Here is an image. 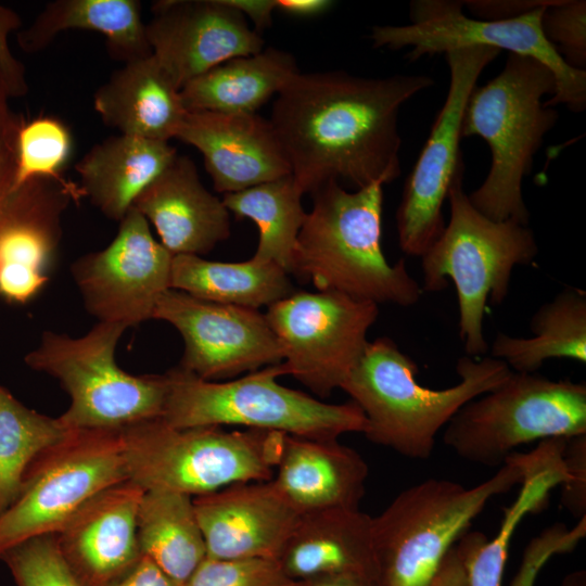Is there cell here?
<instances>
[{
	"instance_id": "6da1fadb",
	"label": "cell",
	"mask_w": 586,
	"mask_h": 586,
	"mask_svg": "<svg viewBox=\"0 0 586 586\" xmlns=\"http://www.w3.org/2000/svg\"><path fill=\"white\" fill-rule=\"evenodd\" d=\"M433 85L417 74L300 72L276 95L269 120L302 192L328 182L357 190L397 179L400 109Z\"/></svg>"
},
{
	"instance_id": "7a4b0ae2",
	"label": "cell",
	"mask_w": 586,
	"mask_h": 586,
	"mask_svg": "<svg viewBox=\"0 0 586 586\" xmlns=\"http://www.w3.org/2000/svg\"><path fill=\"white\" fill-rule=\"evenodd\" d=\"M383 186L349 190L328 182L298 232L290 276L356 300L408 307L422 296L405 260L390 264L382 249Z\"/></svg>"
},
{
	"instance_id": "3957f363",
	"label": "cell",
	"mask_w": 586,
	"mask_h": 586,
	"mask_svg": "<svg viewBox=\"0 0 586 586\" xmlns=\"http://www.w3.org/2000/svg\"><path fill=\"white\" fill-rule=\"evenodd\" d=\"M417 364L386 336L369 342L341 388L367 420L366 437L402 456L426 460L438 432L471 399L501 384L511 373L508 365L491 356H462L456 371L459 382L434 390L417 380Z\"/></svg>"
},
{
	"instance_id": "277c9868",
	"label": "cell",
	"mask_w": 586,
	"mask_h": 586,
	"mask_svg": "<svg viewBox=\"0 0 586 586\" xmlns=\"http://www.w3.org/2000/svg\"><path fill=\"white\" fill-rule=\"evenodd\" d=\"M555 91L556 80L548 67L533 58L510 53L501 72L471 92L461 136L482 138L489 146L492 163L484 181L468 196L486 217L528 226L522 182L559 118L556 107L546 106L544 100Z\"/></svg>"
},
{
	"instance_id": "5b68a950",
	"label": "cell",
	"mask_w": 586,
	"mask_h": 586,
	"mask_svg": "<svg viewBox=\"0 0 586 586\" xmlns=\"http://www.w3.org/2000/svg\"><path fill=\"white\" fill-rule=\"evenodd\" d=\"M464 164L458 168L447 200L449 220L436 241L420 257L423 292H440L448 280L456 288L459 336L467 356L486 354L483 319L488 301L502 304L512 271L531 264L538 254L528 226L496 221L479 212L463 189Z\"/></svg>"
},
{
	"instance_id": "8992f818",
	"label": "cell",
	"mask_w": 586,
	"mask_h": 586,
	"mask_svg": "<svg viewBox=\"0 0 586 586\" xmlns=\"http://www.w3.org/2000/svg\"><path fill=\"white\" fill-rule=\"evenodd\" d=\"M526 467L527 454L514 451L473 487L430 477L402 491L371 519L378 586H426L473 519L521 484Z\"/></svg>"
},
{
	"instance_id": "52a82bcc",
	"label": "cell",
	"mask_w": 586,
	"mask_h": 586,
	"mask_svg": "<svg viewBox=\"0 0 586 586\" xmlns=\"http://www.w3.org/2000/svg\"><path fill=\"white\" fill-rule=\"evenodd\" d=\"M162 420L175 428L242 425L314 440L365 433L367 420L354 403L328 404L280 384L283 362L230 381L203 380L178 366L166 373Z\"/></svg>"
},
{
	"instance_id": "ba28073f",
	"label": "cell",
	"mask_w": 586,
	"mask_h": 586,
	"mask_svg": "<svg viewBox=\"0 0 586 586\" xmlns=\"http://www.w3.org/2000/svg\"><path fill=\"white\" fill-rule=\"evenodd\" d=\"M284 434L221 426L175 428L161 418L120 429L127 480L144 491L196 497L235 483L270 481Z\"/></svg>"
},
{
	"instance_id": "9c48e42d",
	"label": "cell",
	"mask_w": 586,
	"mask_h": 586,
	"mask_svg": "<svg viewBox=\"0 0 586 586\" xmlns=\"http://www.w3.org/2000/svg\"><path fill=\"white\" fill-rule=\"evenodd\" d=\"M127 329L98 321L78 337L47 330L25 356L29 368L54 378L68 394L69 406L59 417L68 430H120L162 418L166 374L132 375L115 360Z\"/></svg>"
},
{
	"instance_id": "30bf717a",
	"label": "cell",
	"mask_w": 586,
	"mask_h": 586,
	"mask_svg": "<svg viewBox=\"0 0 586 586\" xmlns=\"http://www.w3.org/2000/svg\"><path fill=\"white\" fill-rule=\"evenodd\" d=\"M586 434V384L514 372L464 404L443 441L466 461L498 467L521 445Z\"/></svg>"
},
{
	"instance_id": "8fae6325",
	"label": "cell",
	"mask_w": 586,
	"mask_h": 586,
	"mask_svg": "<svg viewBox=\"0 0 586 586\" xmlns=\"http://www.w3.org/2000/svg\"><path fill=\"white\" fill-rule=\"evenodd\" d=\"M549 5L513 18L480 20L468 15L461 1L415 0L409 5V24L374 26L370 39L374 49L409 48L406 59L411 62L468 47H491L533 58L548 67L556 80V91L545 105L563 104L581 113L586 109V71L570 67L546 39L542 17Z\"/></svg>"
},
{
	"instance_id": "7c38bea8",
	"label": "cell",
	"mask_w": 586,
	"mask_h": 586,
	"mask_svg": "<svg viewBox=\"0 0 586 586\" xmlns=\"http://www.w3.org/2000/svg\"><path fill=\"white\" fill-rule=\"evenodd\" d=\"M123 481L120 430H72L36 458L0 515V558L27 539L56 534L90 498Z\"/></svg>"
},
{
	"instance_id": "4fadbf2b",
	"label": "cell",
	"mask_w": 586,
	"mask_h": 586,
	"mask_svg": "<svg viewBox=\"0 0 586 586\" xmlns=\"http://www.w3.org/2000/svg\"><path fill=\"white\" fill-rule=\"evenodd\" d=\"M378 315L377 304L332 291L294 292L265 314L288 374L321 398L341 388L357 365Z\"/></svg>"
},
{
	"instance_id": "5bb4252c",
	"label": "cell",
	"mask_w": 586,
	"mask_h": 586,
	"mask_svg": "<svg viewBox=\"0 0 586 586\" xmlns=\"http://www.w3.org/2000/svg\"><path fill=\"white\" fill-rule=\"evenodd\" d=\"M491 47H468L445 53L449 85L418 160L406 179L396 212L400 250L421 257L442 233V208L463 163L460 150L466 105L482 72L500 54Z\"/></svg>"
},
{
	"instance_id": "9a60e30c",
	"label": "cell",
	"mask_w": 586,
	"mask_h": 586,
	"mask_svg": "<svg viewBox=\"0 0 586 586\" xmlns=\"http://www.w3.org/2000/svg\"><path fill=\"white\" fill-rule=\"evenodd\" d=\"M118 224L112 242L77 258L71 273L90 315L130 328L153 319L160 297L170 289L174 255L133 206Z\"/></svg>"
},
{
	"instance_id": "2e32d148",
	"label": "cell",
	"mask_w": 586,
	"mask_h": 586,
	"mask_svg": "<svg viewBox=\"0 0 586 586\" xmlns=\"http://www.w3.org/2000/svg\"><path fill=\"white\" fill-rule=\"evenodd\" d=\"M153 319L170 323L184 344L179 368L219 381L283 361V347L258 309L209 302L169 289Z\"/></svg>"
},
{
	"instance_id": "e0dca14e",
	"label": "cell",
	"mask_w": 586,
	"mask_h": 586,
	"mask_svg": "<svg viewBox=\"0 0 586 586\" xmlns=\"http://www.w3.org/2000/svg\"><path fill=\"white\" fill-rule=\"evenodd\" d=\"M145 24L153 56L181 89L213 67L260 52L264 40L225 0H160Z\"/></svg>"
},
{
	"instance_id": "ac0fdd59",
	"label": "cell",
	"mask_w": 586,
	"mask_h": 586,
	"mask_svg": "<svg viewBox=\"0 0 586 586\" xmlns=\"http://www.w3.org/2000/svg\"><path fill=\"white\" fill-rule=\"evenodd\" d=\"M84 193L78 183L37 177L17 187L0 235V298L26 304L49 283L62 238V216Z\"/></svg>"
},
{
	"instance_id": "d6986e66",
	"label": "cell",
	"mask_w": 586,
	"mask_h": 586,
	"mask_svg": "<svg viewBox=\"0 0 586 586\" xmlns=\"http://www.w3.org/2000/svg\"><path fill=\"white\" fill-rule=\"evenodd\" d=\"M208 558L278 560L300 513L272 481L235 483L193 497Z\"/></svg>"
},
{
	"instance_id": "ffe728a7",
	"label": "cell",
	"mask_w": 586,
	"mask_h": 586,
	"mask_svg": "<svg viewBox=\"0 0 586 586\" xmlns=\"http://www.w3.org/2000/svg\"><path fill=\"white\" fill-rule=\"evenodd\" d=\"M144 489L131 481L90 498L54 534L59 550L82 586H110L142 556L137 517Z\"/></svg>"
},
{
	"instance_id": "44dd1931",
	"label": "cell",
	"mask_w": 586,
	"mask_h": 586,
	"mask_svg": "<svg viewBox=\"0 0 586 586\" xmlns=\"http://www.w3.org/2000/svg\"><path fill=\"white\" fill-rule=\"evenodd\" d=\"M176 139L201 152L219 193L238 192L291 175L269 118L257 113L188 111Z\"/></svg>"
},
{
	"instance_id": "7402d4cb",
	"label": "cell",
	"mask_w": 586,
	"mask_h": 586,
	"mask_svg": "<svg viewBox=\"0 0 586 586\" xmlns=\"http://www.w3.org/2000/svg\"><path fill=\"white\" fill-rule=\"evenodd\" d=\"M132 206L173 254L204 255L230 235L229 211L201 182L192 160L176 155Z\"/></svg>"
},
{
	"instance_id": "603a6c76",
	"label": "cell",
	"mask_w": 586,
	"mask_h": 586,
	"mask_svg": "<svg viewBox=\"0 0 586 586\" xmlns=\"http://www.w3.org/2000/svg\"><path fill=\"white\" fill-rule=\"evenodd\" d=\"M368 473L360 454L337 440L284 434L271 481L302 514L324 509H358Z\"/></svg>"
},
{
	"instance_id": "cb8c5ba5",
	"label": "cell",
	"mask_w": 586,
	"mask_h": 586,
	"mask_svg": "<svg viewBox=\"0 0 586 586\" xmlns=\"http://www.w3.org/2000/svg\"><path fill=\"white\" fill-rule=\"evenodd\" d=\"M371 519L359 508L302 513L278 561L293 582L337 573L377 579Z\"/></svg>"
},
{
	"instance_id": "d4e9b609",
	"label": "cell",
	"mask_w": 586,
	"mask_h": 586,
	"mask_svg": "<svg viewBox=\"0 0 586 586\" xmlns=\"http://www.w3.org/2000/svg\"><path fill=\"white\" fill-rule=\"evenodd\" d=\"M93 107L122 135L168 142L188 112L180 89L153 54L115 71L94 92Z\"/></svg>"
},
{
	"instance_id": "484cf974",
	"label": "cell",
	"mask_w": 586,
	"mask_h": 586,
	"mask_svg": "<svg viewBox=\"0 0 586 586\" xmlns=\"http://www.w3.org/2000/svg\"><path fill=\"white\" fill-rule=\"evenodd\" d=\"M177 154L168 141L119 133L94 144L76 163L78 184L92 205L118 222Z\"/></svg>"
},
{
	"instance_id": "4316f807",
	"label": "cell",
	"mask_w": 586,
	"mask_h": 586,
	"mask_svg": "<svg viewBox=\"0 0 586 586\" xmlns=\"http://www.w3.org/2000/svg\"><path fill=\"white\" fill-rule=\"evenodd\" d=\"M88 29L102 34L110 55L125 63L150 56L141 3L137 0H55L46 4L17 43L27 53L46 49L61 31Z\"/></svg>"
},
{
	"instance_id": "83f0119b",
	"label": "cell",
	"mask_w": 586,
	"mask_h": 586,
	"mask_svg": "<svg viewBox=\"0 0 586 586\" xmlns=\"http://www.w3.org/2000/svg\"><path fill=\"white\" fill-rule=\"evenodd\" d=\"M298 73L291 53L269 47L213 67L184 85L180 95L187 111L256 113Z\"/></svg>"
},
{
	"instance_id": "f1b7e54d",
	"label": "cell",
	"mask_w": 586,
	"mask_h": 586,
	"mask_svg": "<svg viewBox=\"0 0 586 586\" xmlns=\"http://www.w3.org/2000/svg\"><path fill=\"white\" fill-rule=\"evenodd\" d=\"M566 437L540 441L527 453V467L521 489L512 505L505 509L500 527L494 538L481 532H468L466 569L469 586H501L509 547L522 520L540 511L551 491L566 480L563 448Z\"/></svg>"
},
{
	"instance_id": "f546056e",
	"label": "cell",
	"mask_w": 586,
	"mask_h": 586,
	"mask_svg": "<svg viewBox=\"0 0 586 586\" xmlns=\"http://www.w3.org/2000/svg\"><path fill=\"white\" fill-rule=\"evenodd\" d=\"M170 289L253 309L268 308L295 292L290 275L273 263L214 262L189 254L173 256Z\"/></svg>"
},
{
	"instance_id": "4dcf8cb0",
	"label": "cell",
	"mask_w": 586,
	"mask_h": 586,
	"mask_svg": "<svg viewBox=\"0 0 586 586\" xmlns=\"http://www.w3.org/2000/svg\"><path fill=\"white\" fill-rule=\"evenodd\" d=\"M532 336L497 333L491 357L505 361L514 372H536L552 358L586 362V292L566 286L544 303L530 321Z\"/></svg>"
},
{
	"instance_id": "1f68e13d",
	"label": "cell",
	"mask_w": 586,
	"mask_h": 586,
	"mask_svg": "<svg viewBox=\"0 0 586 586\" xmlns=\"http://www.w3.org/2000/svg\"><path fill=\"white\" fill-rule=\"evenodd\" d=\"M137 532L141 553L178 586H183L207 557L193 497L167 491H144Z\"/></svg>"
},
{
	"instance_id": "d6a6232c",
	"label": "cell",
	"mask_w": 586,
	"mask_h": 586,
	"mask_svg": "<svg viewBox=\"0 0 586 586\" xmlns=\"http://www.w3.org/2000/svg\"><path fill=\"white\" fill-rule=\"evenodd\" d=\"M303 194L292 175L224 194L229 212L253 220L258 228L254 260L273 263L290 275L296 239L307 215Z\"/></svg>"
},
{
	"instance_id": "836d02e7",
	"label": "cell",
	"mask_w": 586,
	"mask_h": 586,
	"mask_svg": "<svg viewBox=\"0 0 586 586\" xmlns=\"http://www.w3.org/2000/svg\"><path fill=\"white\" fill-rule=\"evenodd\" d=\"M71 431L59 417L26 407L0 385V515L18 497L36 458Z\"/></svg>"
},
{
	"instance_id": "e575fe53",
	"label": "cell",
	"mask_w": 586,
	"mask_h": 586,
	"mask_svg": "<svg viewBox=\"0 0 586 586\" xmlns=\"http://www.w3.org/2000/svg\"><path fill=\"white\" fill-rule=\"evenodd\" d=\"M72 149L71 131L61 119L40 116L24 122L17 135L15 184L37 177H62Z\"/></svg>"
},
{
	"instance_id": "d590c367",
	"label": "cell",
	"mask_w": 586,
	"mask_h": 586,
	"mask_svg": "<svg viewBox=\"0 0 586 586\" xmlns=\"http://www.w3.org/2000/svg\"><path fill=\"white\" fill-rule=\"evenodd\" d=\"M0 560L7 564L16 586H82L63 559L54 534L17 544Z\"/></svg>"
},
{
	"instance_id": "8d00e7d4",
	"label": "cell",
	"mask_w": 586,
	"mask_h": 586,
	"mask_svg": "<svg viewBox=\"0 0 586 586\" xmlns=\"http://www.w3.org/2000/svg\"><path fill=\"white\" fill-rule=\"evenodd\" d=\"M278 560L206 557L183 586H293Z\"/></svg>"
},
{
	"instance_id": "74e56055",
	"label": "cell",
	"mask_w": 586,
	"mask_h": 586,
	"mask_svg": "<svg viewBox=\"0 0 586 586\" xmlns=\"http://www.w3.org/2000/svg\"><path fill=\"white\" fill-rule=\"evenodd\" d=\"M542 29L564 62L572 68H586V2L556 0L544 10Z\"/></svg>"
},
{
	"instance_id": "f35d334b",
	"label": "cell",
	"mask_w": 586,
	"mask_h": 586,
	"mask_svg": "<svg viewBox=\"0 0 586 586\" xmlns=\"http://www.w3.org/2000/svg\"><path fill=\"white\" fill-rule=\"evenodd\" d=\"M586 535V517L571 528L557 523L531 539L510 586H533L543 565L556 553L572 550Z\"/></svg>"
},
{
	"instance_id": "ab89813d",
	"label": "cell",
	"mask_w": 586,
	"mask_h": 586,
	"mask_svg": "<svg viewBox=\"0 0 586 586\" xmlns=\"http://www.w3.org/2000/svg\"><path fill=\"white\" fill-rule=\"evenodd\" d=\"M22 118L0 103V235L8 221L17 187V135Z\"/></svg>"
},
{
	"instance_id": "60d3db41",
	"label": "cell",
	"mask_w": 586,
	"mask_h": 586,
	"mask_svg": "<svg viewBox=\"0 0 586 586\" xmlns=\"http://www.w3.org/2000/svg\"><path fill=\"white\" fill-rule=\"evenodd\" d=\"M563 460L568 480L561 485V504L581 519L586 513V434L565 438Z\"/></svg>"
},
{
	"instance_id": "b9f144b4",
	"label": "cell",
	"mask_w": 586,
	"mask_h": 586,
	"mask_svg": "<svg viewBox=\"0 0 586 586\" xmlns=\"http://www.w3.org/2000/svg\"><path fill=\"white\" fill-rule=\"evenodd\" d=\"M22 25L18 14L0 4V73L10 98H18L27 93L28 86L24 65L12 54L8 38Z\"/></svg>"
},
{
	"instance_id": "7bdbcfd3",
	"label": "cell",
	"mask_w": 586,
	"mask_h": 586,
	"mask_svg": "<svg viewBox=\"0 0 586 586\" xmlns=\"http://www.w3.org/2000/svg\"><path fill=\"white\" fill-rule=\"evenodd\" d=\"M553 0H466L463 9L480 20H508L535 9L549 5Z\"/></svg>"
},
{
	"instance_id": "ee69618b",
	"label": "cell",
	"mask_w": 586,
	"mask_h": 586,
	"mask_svg": "<svg viewBox=\"0 0 586 586\" xmlns=\"http://www.w3.org/2000/svg\"><path fill=\"white\" fill-rule=\"evenodd\" d=\"M468 531L451 546L426 586H469L466 556Z\"/></svg>"
},
{
	"instance_id": "f6af8a7d",
	"label": "cell",
	"mask_w": 586,
	"mask_h": 586,
	"mask_svg": "<svg viewBox=\"0 0 586 586\" xmlns=\"http://www.w3.org/2000/svg\"><path fill=\"white\" fill-rule=\"evenodd\" d=\"M110 586H178L152 560L141 556L137 563Z\"/></svg>"
},
{
	"instance_id": "bcb514c9",
	"label": "cell",
	"mask_w": 586,
	"mask_h": 586,
	"mask_svg": "<svg viewBox=\"0 0 586 586\" xmlns=\"http://www.w3.org/2000/svg\"><path fill=\"white\" fill-rule=\"evenodd\" d=\"M231 8L250 17L254 30L260 35L272 24V13L277 10V0H225Z\"/></svg>"
},
{
	"instance_id": "7dc6e473",
	"label": "cell",
	"mask_w": 586,
	"mask_h": 586,
	"mask_svg": "<svg viewBox=\"0 0 586 586\" xmlns=\"http://www.w3.org/2000/svg\"><path fill=\"white\" fill-rule=\"evenodd\" d=\"M333 3L329 0H277V10L296 17H313L327 12Z\"/></svg>"
},
{
	"instance_id": "c3c4849f",
	"label": "cell",
	"mask_w": 586,
	"mask_h": 586,
	"mask_svg": "<svg viewBox=\"0 0 586 586\" xmlns=\"http://www.w3.org/2000/svg\"><path fill=\"white\" fill-rule=\"evenodd\" d=\"M305 586H378L377 579L357 573H337L303 582Z\"/></svg>"
},
{
	"instance_id": "681fc988",
	"label": "cell",
	"mask_w": 586,
	"mask_h": 586,
	"mask_svg": "<svg viewBox=\"0 0 586 586\" xmlns=\"http://www.w3.org/2000/svg\"><path fill=\"white\" fill-rule=\"evenodd\" d=\"M561 586H586V573L584 571L570 573L565 576Z\"/></svg>"
},
{
	"instance_id": "f907efd6",
	"label": "cell",
	"mask_w": 586,
	"mask_h": 586,
	"mask_svg": "<svg viewBox=\"0 0 586 586\" xmlns=\"http://www.w3.org/2000/svg\"><path fill=\"white\" fill-rule=\"evenodd\" d=\"M293 586H305L303 582H296Z\"/></svg>"
}]
</instances>
